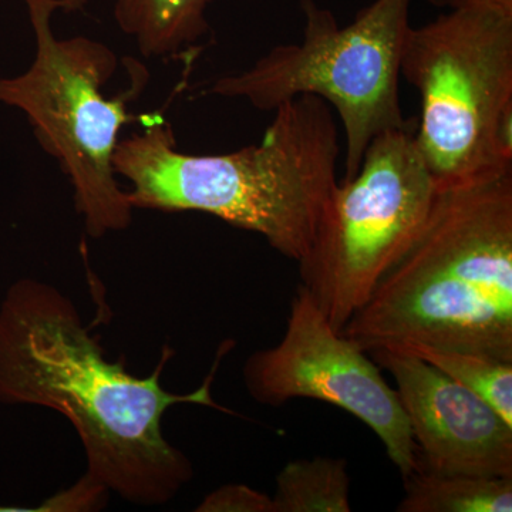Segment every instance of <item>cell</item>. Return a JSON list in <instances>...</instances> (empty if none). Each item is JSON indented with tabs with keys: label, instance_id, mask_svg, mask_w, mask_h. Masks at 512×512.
I'll return each mask as SVG.
<instances>
[{
	"label": "cell",
	"instance_id": "obj_13",
	"mask_svg": "<svg viewBox=\"0 0 512 512\" xmlns=\"http://www.w3.org/2000/svg\"><path fill=\"white\" fill-rule=\"evenodd\" d=\"M394 350L419 357L436 367L454 382L480 396L512 426V362L480 353L427 346Z\"/></svg>",
	"mask_w": 512,
	"mask_h": 512
},
{
	"label": "cell",
	"instance_id": "obj_15",
	"mask_svg": "<svg viewBox=\"0 0 512 512\" xmlns=\"http://www.w3.org/2000/svg\"><path fill=\"white\" fill-rule=\"evenodd\" d=\"M433 8L457 10L468 8H490L512 15V0H426Z\"/></svg>",
	"mask_w": 512,
	"mask_h": 512
},
{
	"label": "cell",
	"instance_id": "obj_12",
	"mask_svg": "<svg viewBox=\"0 0 512 512\" xmlns=\"http://www.w3.org/2000/svg\"><path fill=\"white\" fill-rule=\"evenodd\" d=\"M274 512H350V476L345 458L289 461L276 476Z\"/></svg>",
	"mask_w": 512,
	"mask_h": 512
},
{
	"label": "cell",
	"instance_id": "obj_3",
	"mask_svg": "<svg viewBox=\"0 0 512 512\" xmlns=\"http://www.w3.org/2000/svg\"><path fill=\"white\" fill-rule=\"evenodd\" d=\"M342 333L367 353L427 346L512 362V170L437 188L420 234Z\"/></svg>",
	"mask_w": 512,
	"mask_h": 512
},
{
	"label": "cell",
	"instance_id": "obj_9",
	"mask_svg": "<svg viewBox=\"0 0 512 512\" xmlns=\"http://www.w3.org/2000/svg\"><path fill=\"white\" fill-rule=\"evenodd\" d=\"M396 383L417 446V467L441 474L512 477V426L485 400L419 357L369 352Z\"/></svg>",
	"mask_w": 512,
	"mask_h": 512
},
{
	"label": "cell",
	"instance_id": "obj_6",
	"mask_svg": "<svg viewBox=\"0 0 512 512\" xmlns=\"http://www.w3.org/2000/svg\"><path fill=\"white\" fill-rule=\"evenodd\" d=\"M299 5L305 18L301 43L272 47L244 72L214 80L208 93L247 100L261 111L299 96L325 100L345 131L343 181L350 180L377 136L409 126L399 83L412 0H373L346 26L318 0Z\"/></svg>",
	"mask_w": 512,
	"mask_h": 512
},
{
	"label": "cell",
	"instance_id": "obj_11",
	"mask_svg": "<svg viewBox=\"0 0 512 512\" xmlns=\"http://www.w3.org/2000/svg\"><path fill=\"white\" fill-rule=\"evenodd\" d=\"M399 512H511L512 477L441 474L416 467L403 477Z\"/></svg>",
	"mask_w": 512,
	"mask_h": 512
},
{
	"label": "cell",
	"instance_id": "obj_7",
	"mask_svg": "<svg viewBox=\"0 0 512 512\" xmlns=\"http://www.w3.org/2000/svg\"><path fill=\"white\" fill-rule=\"evenodd\" d=\"M436 192L410 124L377 136L355 177L333 188L298 268L299 285L338 332L413 244Z\"/></svg>",
	"mask_w": 512,
	"mask_h": 512
},
{
	"label": "cell",
	"instance_id": "obj_2",
	"mask_svg": "<svg viewBox=\"0 0 512 512\" xmlns=\"http://www.w3.org/2000/svg\"><path fill=\"white\" fill-rule=\"evenodd\" d=\"M339 156L332 107L299 96L275 110L261 143L227 154L181 153L170 124L154 119L119 141L114 170L130 183L134 210L214 215L298 264L338 184Z\"/></svg>",
	"mask_w": 512,
	"mask_h": 512
},
{
	"label": "cell",
	"instance_id": "obj_10",
	"mask_svg": "<svg viewBox=\"0 0 512 512\" xmlns=\"http://www.w3.org/2000/svg\"><path fill=\"white\" fill-rule=\"evenodd\" d=\"M215 0H113V16L144 57L183 55L211 32Z\"/></svg>",
	"mask_w": 512,
	"mask_h": 512
},
{
	"label": "cell",
	"instance_id": "obj_14",
	"mask_svg": "<svg viewBox=\"0 0 512 512\" xmlns=\"http://www.w3.org/2000/svg\"><path fill=\"white\" fill-rule=\"evenodd\" d=\"M197 511L274 512L272 497L244 484H229L207 495Z\"/></svg>",
	"mask_w": 512,
	"mask_h": 512
},
{
	"label": "cell",
	"instance_id": "obj_5",
	"mask_svg": "<svg viewBox=\"0 0 512 512\" xmlns=\"http://www.w3.org/2000/svg\"><path fill=\"white\" fill-rule=\"evenodd\" d=\"M400 76L420 94L413 140L437 188L512 170V15L447 10L410 26Z\"/></svg>",
	"mask_w": 512,
	"mask_h": 512
},
{
	"label": "cell",
	"instance_id": "obj_8",
	"mask_svg": "<svg viewBox=\"0 0 512 512\" xmlns=\"http://www.w3.org/2000/svg\"><path fill=\"white\" fill-rule=\"evenodd\" d=\"M242 375L256 402L281 407L313 399L340 407L379 437L402 477L417 467L416 441L396 389L369 353L330 325L302 285L293 295L284 336L252 353Z\"/></svg>",
	"mask_w": 512,
	"mask_h": 512
},
{
	"label": "cell",
	"instance_id": "obj_4",
	"mask_svg": "<svg viewBox=\"0 0 512 512\" xmlns=\"http://www.w3.org/2000/svg\"><path fill=\"white\" fill-rule=\"evenodd\" d=\"M35 33V59L25 73L0 79V103L28 116L40 146L56 158L74 190L76 210L93 238L124 231L134 208L114 170L120 131L131 120L128 104L140 96L147 70L136 63L133 84L110 97L116 53L86 36L59 39L52 19L86 0H23Z\"/></svg>",
	"mask_w": 512,
	"mask_h": 512
},
{
	"label": "cell",
	"instance_id": "obj_1",
	"mask_svg": "<svg viewBox=\"0 0 512 512\" xmlns=\"http://www.w3.org/2000/svg\"><path fill=\"white\" fill-rule=\"evenodd\" d=\"M210 376L191 393L168 392L160 376L131 375L110 362L79 309L56 286L39 279L16 281L0 303V403L46 407L72 424L86 454L83 478L140 507L173 501L194 477L190 458L163 433L165 412L177 404L221 409Z\"/></svg>",
	"mask_w": 512,
	"mask_h": 512
}]
</instances>
